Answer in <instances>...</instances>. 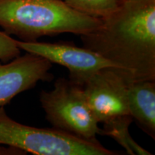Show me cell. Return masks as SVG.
<instances>
[{
  "instance_id": "3",
  "label": "cell",
  "mask_w": 155,
  "mask_h": 155,
  "mask_svg": "<svg viewBox=\"0 0 155 155\" xmlns=\"http://www.w3.org/2000/svg\"><path fill=\"white\" fill-rule=\"evenodd\" d=\"M0 144L36 155H117L98 141H87L54 129L19 123L0 106Z\"/></svg>"
},
{
  "instance_id": "7",
  "label": "cell",
  "mask_w": 155,
  "mask_h": 155,
  "mask_svg": "<svg viewBox=\"0 0 155 155\" xmlns=\"http://www.w3.org/2000/svg\"><path fill=\"white\" fill-rule=\"evenodd\" d=\"M52 63L45 58L27 53L7 63H0V106L34 88L39 81H50Z\"/></svg>"
},
{
  "instance_id": "2",
  "label": "cell",
  "mask_w": 155,
  "mask_h": 155,
  "mask_svg": "<svg viewBox=\"0 0 155 155\" xmlns=\"http://www.w3.org/2000/svg\"><path fill=\"white\" fill-rule=\"evenodd\" d=\"M101 23L73 10L63 0H0V28L22 41L62 33L83 35Z\"/></svg>"
},
{
  "instance_id": "9",
  "label": "cell",
  "mask_w": 155,
  "mask_h": 155,
  "mask_svg": "<svg viewBox=\"0 0 155 155\" xmlns=\"http://www.w3.org/2000/svg\"><path fill=\"white\" fill-rule=\"evenodd\" d=\"M132 121L133 119L130 115H125L105 122L101 129L102 135L114 139L129 154L151 155L152 153L137 144L130 135L129 128Z\"/></svg>"
},
{
  "instance_id": "12",
  "label": "cell",
  "mask_w": 155,
  "mask_h": 155,
  "mask_svg": "<svg viewBox=\"0 0 155 155\" xmlns=\"http://www.w3.org/2000/svg\"><path fill=\"white\" fill-rule=\"evenodd\" d=\"M27 153L12 147L0 144V155H23Z\"/></svg>"
},
{
  "instance_id": "1",
  "label": "cell",
  "mask_w": 155,
  "mask_h": 155,
  "mask_svg": "<svg viewBox=\"0 0 155 155\" xmlns=\"http://www.w3.org/2000/svg\"><path fill=\"white\" fill-rule=\"evenodd\" d=\"M101 20L81 35L83 47L111 62L129 83L155 81V0H125Z\"/></svg>"
},
{
  "instance_id": "8",
  "label": "cell",
  "mask_w": 155,
  "mask_h": 155,
  "mask_svg": "<svg viewBox=\"0 0 155 155\" xmlns=\"http://www.w3.org/2000/svg\"><path fill=\"white\" fill-rule=\"evenodd\" d=\"M128 106L133 120L155 139V81L129 83Z\"/></svg>"
},
{
  "instance_id": "4",
  "label": "cell",
  "mask_w": 155,
  "mask_h": 155,
  "mask_svg": "<svg viewBox=\"0 0 155 155\" xmlns=\"http://www.w3.org/2000/svg\"><path fill=\"white\" fill-rule=\"evenodd\" d=\"M40 101L53 128L87 141H98L101 129L87 104L82 86L60 78L53 89L40 93Z\"/></svg>"
},
{
  "instance_id": "6",
  "label": "cell",
  "mask_w": 155,
  "mask_h": 155,
  "mask_svg": "<svg viewBox=\"0 0 155 155\" xmlns=\"http://www.w3.org/2000/svg\"><path fill=\"white\" fill-rule=\"evenodd\" d=\"M129 83L116 68H105L95 73L83 85L87 104L98 124L130 115Z\"/></svg>"
},
{
  "instance_id": "5",
  "label": "cell",
  "mask_w": 155,
  "mask_h": 155,
  "mask_svg": "<svg viewBox=\"0 0 155 155\" xmlns=\"http://www.w3.org/2000/svg\"><path fill=\"white\" fill-rule=\"evenodd\" d=\"M16 43L21 50L65 67L69 71V80L81 86L99 70L105 68H116L111 62L96 52L72 43L25 42L19 40H16Z\"/></svg>"
},
{
  "instance_id": "10",
  "label": "cell",
  "mask_w": 155,
  "mask_h": 155,
  "mask_svg": "<svg viewBox=\"0 0 155 155\" xmlns=\"http://www.w3.org/2000/svg\"><path fill=\"white\" fill-rule=\"evenodd\" d=\"M73 10L94 18L103 19L117 10L125 0H63Z\"/></svg>"
},
{
  "instance_id": "11",
  "label": "cell",
  "mask_w": 155,
  "mask_h": 155,
  "mask_svg": "<svg viewBox=\"0 0 155 155\" xmlns=\"http://www.w3.org/2000/svg\"><path fill=\"white\" fill-rule=\"evenodd\" d=\"M21 50L16 43V39L0 31V61L2 63L15 59L20 55Z\"/></svg>"
}]
</instances>
